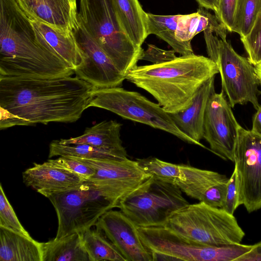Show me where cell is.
Instances as JSON below:
<instances>
[{"instance_id":"6da1fadb","label":"cell","mask_w":261,"mask_h":261,"mask_svg":"<svg viewBox=\"0 0 261 261\" xmlns=\"http://www.w3.org/2000/svg\"><path fill=\"white\" fill-rule=\"evenodd\" d=\"M93 88L76 76H0V128L75 122L88 108Z\"/></svg>"},{"instance_id":"7a4b0ae2","label":"cell","mask_w":261,"mask_h":261,"mask_svg":"<svg viewBox=\"0 0 261 261\" xmlns=\"http://www.w3.org/2000/svg\"><path fill=\"white\" fill-rule=\"evenodd\" d=\"M74 70L38 40L16 0H0V76L54 79Z\"/></svg>"},{"instance_id":"3957f363","label":"cell","mask_w":261,"mask_h":261,"mask_svg":"<svg viewBox=\"0 0 261 261\" xmlns=\"http://www.w3.org/2000/svg\"><path fill=\"white\" fill-rule=\"evenodd\" d=\"M219 73L210 58L194 54L161 64L136 66L125 80L148 92L168 113L186 108L197 90Z\"/></svg>"},{"instance_id":"277c9868","label":"cell","mask_w":261,"mask_h":261,"mask_svg":"<svg viewBox=\"0 0 261 261\" xmlns=\"http://www.w3.org/2000/svg\"><path fill=\"white\" fill-rule=\"evenodd\" d=\"M143 181L91 178L70 189L47 196L58 218L55 238L82 234L91 228L106 212L119 208L122 201Z\"/></svg>"},{"instance_id":"5b68a950","label":"cell","mask_w":261,"mask_h":261,"mask_svg":"<svg viewBox=\"0 0 261 261\" xmlns=\"http://www.w3.org/2000/svg\"><path fill=\"white\" fill-rule=\"evenodd\" d=\"M161 225L189 242L205 246L240 244L245 235L233 215L203 201L178 208Z\"/></svg>"},{"instance_id":"8992f818","label":"cell","mask_w":261,"mask_h":261,"mask_svg":"<svg viewBox=\"0 0 261 261\" xmlns=\"http://www.w3.org/2000/svg\"><path fill=\"white\" fill-rule=\"evenodd\" d=\"M78 16L88 32L122 73L126 76L137 65L144 50L125 34L113 0H79Z\"/></svg>"},{"instance_id":"52a82bcc","label":"cell","mask_w":261,"mask_h":261,"mask_svg":"<svg viewBox=\"0 0 261 261\" xmlns=\"http://www.w3.org/2000/svg\"><path fill=\"white\" fill-rule=\"evenodd\" d=\"M143 244L153 261H234L250 250L251 245L237 244L205 246L189 242L163 225L137 226Z\"/></svg>"},{"instance_id":"ba28073f","label":"cell","mask_w":261,"mask_h":261,"mask_svg":"<svg viewBox=\"0 0 261 261\" xmlns=\"http://www.w3.org/2000/svg\"><path fill=\"white\" fill-rule=\"evenodd\" d=\"M91 107L110 111L123 118L164 130L187 143L198 146L177 127L161 106L138 92L120 87L94 88L88 105V108Z\"/></svg>"},{"instance_id":"9c48e42d","label":"cell","mask_w":261,"mask_h":261,"mask_svg":"<svg viewBox=\"0 0 261 261\" xmlns=\"http://www.w3.org/2000/svg\"><path fill=\"white\" fill-rule=\"evenodd\" d=\"M176 186L150 176L121 202L120 211L137 226L163 224L169 216L189 204Z\"/></svg>"},{"instance_id":"30bf717a","label":"cell","mask_w":261,"mask_h":261,"mask_svg":"<svg viewBox=\"0 0 261 261\" xmlns=\"http://www.w3.org/2000/svg\"><path fill=\"white\" fill-rule=\"evenodd\" d=\"M217 64L221 78L222 91L227 96L231 107L250 102L257 110L260 107V83L255 67L248 58L237 53L226 40L220 39Z\"/></svg>"},{"instance_id":"8fae6325","label":"cell","mask_w":261,"mask_h":261,"mask_svg":"<svg viewBox=\"0 0 261 261\" xmlns=\"http://www.w3.org/2000/svg\"><path fill=\"white\" fill-rule=\"evenodd\" d=\"M238 204L249 213L261 208V137L251 130L239 129L234 152Z\"/></svg>"},{"instance_id":"7c38bea8","label":"cell","mask_w":261,"mask_h":261,"mask_svg":"<svg viewBox=\"0 0 261 261\" xmlns=\"http://www.w3.org/2000/svg\"><path fill=\"white\" fill-rule=\"evenodd\" d=\"M223 91H214L205 109L203 138L211 150L224 159L234 162V152L241 125L236 119Z\"/></svg>"},{"instance_id":"4fadbf2b","label":"cell","mask_w":261,"mask_h":261,"mask_svg":"<svg viewBox=\"0 0 261 261\" xmlns=\"http://www.w3.org/2000/svg\"><path fill=\"white\" fill-rule=\"evenodd\" d=\"M141 168L150 176L170 182L187 196L199 201L212 186L228 178L218 172L183 164H174L154 157L137 159Z\"/></svg>"},{"instance_id":"5bb4252c","label":"cell","mask_w":261,"mask_h":261,"mask_svg":"<svg viewBox=\"0 0 261 261\" xmlns=\"http://www.w3.org/2000/svg\"><path fill=\"white\" fill-rule=\"evenodd\" d=\"M77 18L73 32L84 54V62L74 70V74L95 88L120 87L125 75L88 32L79 16Z\"/></svg>"},{"instance_id":"9a60e30c","label":"cell","mask_w":261,"mask_h":261,"mask_svg":"<svg viewBox=\"0 0 261 261\" xmlns=\"http://www.w3.org/2000/svg\"><path fill=\"white\" fill-rule=\"evenodd\" d=\"M95 226L126 261H153L151 252L141 240L137 226L121 211H108L98 220Z\"/></svg>"},{"instance_id":"2e32d148","label":"cell","mask_w":261,"mask_h":261,"mask_svg":"<svg viewBox=\"0 0 261 261\" xmlns=\"http://www.w3.org/2000/svg\"><path fill=\"white\" fill-rule=\"evenodd\" d=\"M28 17L61 31H73L78 21L76 0H16Z\"/></svg>"},{"instance_id":"e0dca14e","label":"cell","mask_w":261,"mask_h":261,"mask_svg":"<svg viewBox=\"0 0 261 261\" xmlns=\"http://www.w3.org/2000/svg\"><path fill=\"white\" fill-rule=\"evenodd\" d=\"M85 179L67 169L50 164L48 161L34 166L22 172L26 186L31 187L45 197L70 189Z\"/></svg>"},{"instance_id":"ac0fdd59","label":"cell","mask_w":261,"mask_h":261,"mask_svg":"<svg viewBox=\"0 0 261 261\" xmlns=\"http://www.w3.org/2000/svg\"><path fill=\"white\" fill-rule=\"evenodd\" d=\"M213 76L197 90L190 105L178 112L169 113L177 127L198 146L206 147L200 143L203 138V123L206 105L212 93L215 91Z\"/></svg>"},{"instance_id":"d6986e66","label":"cell","mask_w":261,"mask_h":261,"mask_svg":"<svg viewBox=\"0 0 261 261\" xmlns=\"http://www.w3.org/2000/svg\"><path fill=\"white\" fill-rule=\"evenodd\" d=\"M37 38L73 70L84 62V54L73 31L66 33L43 23L31 20Z\"/></svg>"},{"instance_id":"ffe728a7","label":"cell","mask_w":261,"mask_h":261,"mask_svg":"<svg viewBox=\"0 0 261 261\" xmlns=\"http://www.w3.org/2000/svg\"><path fill=\"white\" fill-rule=\"evenodd\" d=\"M121 126L115 120H104L87 128L81 136L59 140L63 144L90 145L126 159L128 158L127 154L120 137Z\"/></svg>"},{"instance_id":"44dd1931","label":"cell","mask_w":261,"mask_h":261,"mask_svg":"<svg viewBox=\"0 0 261 261\" xmlns=\"http://www.w3.org/2000/svg\"><path fill=\"white\" fill-rule=\"evenodd\" d=\"M73 158L93 168L95 174L92 178L126 181H143L150 176L139 166L137 161L127 159H87Z\"/></svg>"},{"instance_id":"7402d4cb","label":"cell","mask_w":261,"mask_h":261,"mask_svg":"<svg viewBox=\"0 0 261 261\" xmlns=\"http://www.w3.org/2000/svg\"><path fill=\"white\" fill-rule=\"evenodd\" d=\"M1 261H42L40 242L0 226Z\"/></svg>"},{"instance_id":"603a6c76","label":"cell","mask_w":261,"mask_h":261,"mask_svg":"<svg viewBox=\"0 0 261 261\" xmlns=\"http://www.w3.org/2000/svg\"><path fill=\"white\" fill-rule=\"evenodd\" d=\"M125 34L137 46L141 47L148 36L147 15L138 0H113Z\"/></svg>"},{"instance_id":"cb8c5ba5","label":"cell","mask_w":261,"mask_h":261,"mask_svg":"<svg viewBox=\"0 0 261 261\" xmlns=\"http://www.w3.org/2000/svg\"><path fill=\"white\" fill-rule=\"evenodd\" d=\"M42 261H90L82 234L75 232L40 243Z\"/></svg>"},{"instance_id":"d4e9b609","label":"cell","mask_w":261,"mask_h":261,"mask_svg":"<svg viewBox=\"0 0 261 261\" xmlns=\"http://www.w3.org/2000/svg\"><path fill=\"white\" fill-rule=\"evenodd\" d=\"M147 34H154L166 41L175 53L181 56L194 54L192 46L178 41L176 38L177 22L181 15H160L147 13Z\"/></svg>"},{"instance_id":"484cf974","label":"cell","mask_w":261,"mask_h":261,"mask_svg":"<svg viewBox=\"0 0 261 261\" xmlns=\"http://www.w3.org/2000/svg\"><path fill=\"white\" fill-rule=\"evenodd\" d=\"M84 246L90 261H126L100 230L90 228L82 233Z\"/></svg>"},{"instance_id":"4316f807","label":"cell","mask_w":261,"mask_h":261,"mask_svg":"<svg viewBox=\"0 0 261 261\" xmlns=\"http://www.w3.org/2000/svg\"><path fill=\"white\" fill-rule=\"evenodd\" d=\"M57 156L95 160H123L127 159H123L108 151L90 145L63 144L59 140L52 141L49 146V159Z\"/></svg>"},{"instance_id":"83f0119b","label":"cell","mask_w":261,"mask_h":261,"mask_svg":"<svg viewBox=\"0 0 261 261\" xmlns=\"http://www.w3.org/2000/svg\"><path fill=\"white\" fill-rule=\"evenodd\" d=\"M260 12L261 0H238L232 32L239 34L241 37L246 36Z\"/></svg>"},{"instance_id":"f1b7e54d","label":"cell","mask_w":261,"mask_h":261,"mask_svg":"<svg viewBox=\"0 0 261 261\" xmlns=\"http://www.w3.org/2000/svg\"><path fill=\"white\" fill-rule=\"evenodd\" d=\"M241 40L250 62L254 66L261 64V12L249 34Z\"/></svg>"},{"instance_id":"f546056e","label":"cell","mask_w":261,"mask_h":261,"mask_svg":"<svg viewBox=\"0 0 261 261\" xmlns=\"http://www.w3.org/2000/svg\"><path fill=\"white\" fill-rule=\"evenodd\" d=\"M0 226L31 237L18 219L15 211L0 185Z\"/></svg>"},{"instance_id":"4dcf8cb0","label":"cell","mask_w":261,"mask_h":261,"mask_svg":"<svg viewBox=\"0 0 261 261\" xmlns=\"http://www.w3.org/2000/svg\"><path fill=\"white\" fill-rule=\"evenodd\" d=\"M200 17V15L197 11L190 14L181 15L177 22L175 35L178 41L192 46L191 41L196 35Z\"/></svg>"},{"instance_id":"1f68e13d","label":"cell","mask_w":261,"mask_h":261,"mask_svg":"<svg viewBox=\"0 0 261 261\" xmlns=\"http://www.w3.org/2000/svg\"><path fill=\"white\" fill-rule=\"evenodd\" d=\"M47 161L53 165L67 169L85 179L92 178L95 174L93 168L72 158L59 156Z\"/></svg>"},{"instance_id":"d6a6232c","label":"cell","mask_w":261,"mask_h":261,"mask_svg":"<svg viewBox=\"0 0 261 261\" xmlns=\"http://www.w3.org/2000/svg\"><path fill=\"white\" fill-rule=\"evenodd\" d=\"M228 180L218 182L210 187L203 194L200 201L215 207H223Z\"/></svg>"},{"instance_id":"836d02e7","label":"cell","mask_w":261,"mask_h":261,"mask_svg":"<svg viewBox=\"0 0 261 261\" xmlns=\"http://www.w3.org/2000/svg\"><path fill=\"white\" fill-rule=\"evenodd\" d=\"M238 0H220L215 13L218 20L230 32H232L236 9Z\"/></svg>"},{"instance_id":"e575fe53","label":"cell","mask_w":261,"mask_h":261,"mask_svg":"<svg viewBox=\"0 0 261 261\" xmlns=\"http://www.w3.org/2000/svg\"><path fill=\"white\" fill-rule=\"evenodd\" d=\"M238 204V188L237 172L235 168L228 179L226 194L223 207L227 213L233 215Z\"/></svg>"},{"instance_id":"d590c367","label":"cell","mask_w":261,"mask_h":261,"mask_svg":"<svg viewBox=\"0 0 261 261\" xmlns=\"http://www.w3.org/2000/svg\"><path fill=\"white\" fill-rule=\"evenodd\" d=\"M174 50H164L154 45L148 44L147 48L144 50L141 60L152 62V64H158L171 61L177 57Z\"/></svg>"},{"instance_id":"8d00e7d4","label":"cell","mask_w":261,"mask_h":261,"mask_svg":"<svg viewBox=\"0 0 261 261\" xmlns=\"http://www.w3.org/2000/svg\"><path fill=\"white\" fill-rule=\"evenodd\" d=\"M203 32L209 58L217 64L219 57L220 40L217 35H214V30L211 28H207Z\"/></svg>"},{"instance_id":"74e56055","label":"cell","mask_w":261,"mask_h":261,"mask_svg":"<svg viewBox=\"0 0 261 261\" xmlns=\"http://www.w3.org/2000/svg\"><path fill=\"white\" fill-rule=\"evenodd\" d=\"M234 261H261V241L252 245L249 251L236 259Z\"/></svg>"},{"instance_id":"f35d334b","label":"cell","mask_w":261,"mask_h":261,"mask_svg":"<svg viewBox=\"0 0 261 261\" xmlns=\"http://www.w3.org/2000/svg\"><path fill=\"white\" fill-rule=\"evenodd\" d=\"M256 110L257 111L253 118L251 131L261 137V106Z\"/></svg>"},{"instance_id":"ab89813d","label":"cell","mask_w":261,"mask_h":261,"mask_svg":"<svg viewBox=\"0 0 261 261\" xmlns=\"http://www.w3.org/2000/svg\"><path fill=\"white\" fill-rule=\"evenodd\" d=\"M200 7L211 9L216 13L218 9L220 0H196Z\"/></svg>"},{"instance_id":"60d3db41","label":"cell","mask_w":261,"mask_h":261,"mask_svg":"<svg viewBox=\"0 0 261 261\" xmlns=\"http://www.w3.org/2000/svg\"><path fill=\"white\" fill-rule=\"evenodd\" d=\"M255 67L261 86V64L255 66Z\"/></svg>"}]
</instances>
